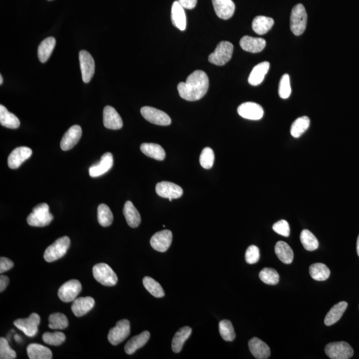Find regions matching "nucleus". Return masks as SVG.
Here are the masks:
<instances>
[{"instance_id": "45", "label": "nucleus", "mask_w": 359, "mask_h": 359, "mask_svg": "<svg viewBox=\"0 0 359 359\" xmlns=\"http://www.w3.org/2000/svg\"><path fill=\"white\" fill-rule=\"evenodd\" d=\"M214 153L211 148H204L200 156V163L205 169H210L212 167L214 163Z\"/></svg>"}, {"instance_id": "37", "label": "nucleus", "mask_w": 359, "mask_h": 359, "mask_svg": "<svg viewBox=\"0 0 359 359\" xmlns=\"http://www.w3.org/2000/svg\"><path fill=\"white\" fill-rule=\"evenodd\" d=\"M310 124V120L306 116L298 118L295 120L291 127V135L294 138H299L308 130Z\"/></svg>"}, {"instance_id": "20", "label": "nucleus", "mask_w": 359, "mask_h": 359, "mask_svg": "<svg viewBox=\"0 0 359 359\" xmlns=\"http://www.w3.org/2000/svg\"><path fill=\"white\" fill-rule=\"evenodd\" d=\"M113 166V154L111 153H104L101 156V160L99 161V163L90 167L89 170H88L90 176L95 178V177L101 176V175L107 172L112 168Z\"/></svg>"}, {"instance_id": "2", "label": "nucleus", "mask_w": 359, "mask_h": 359, "mask_svg": "<svg viewBox=\"0 0 359 359\" xmlns=\"http://www.w3.org/2000/svg\"><path fill=\"white\" fill-rule=\"evenodd\" d=\"M53 216L49 212V207L46 203L38 204L34 207L33 212L27 218V224L33 227H45L51 224Z\"/></svg>"}, {"instance_id": "55", "label": "nucleus", "mask_w": 359, "mask_h": 359, "mask_svg": "<svg viewBox=\"0 0 359 359\" xmlns=\"http://www.w3.org/2000/svg\"><path fill=\"white\" fill-rule=\"evenodd\" d=\"M49 1H51V0H49Z\"/></svg>"}, {"instance_id": "31", "label": "nucleus", "mask_w": 359, "mask_h": 359, "mask_svg": "<svg viewBox=\"0 0 359 359\" xmlns=\"http://www.w3.org/2000/svg\"><path fill=\"white\" fill-rule=\"evenodd\" d=\"M56 40L53 37L45 39L38 47V58L42 63L47 62L56 46Z\"/></svg>"}, {"instance_id": "50", "label": "nucleus", "mask_w": 359, "mask_h": 359, "mask_svg": "<svg viewBox=\"0 0 359 359\" xmlns=\"http://www.w3.org/2000/svg\"><path fill=\"white\" fill-rule=\"evenodd\" d=\"M14 263L10 259L5 258V257H1L0 258V273H3L8 271L13 267Z\"/></svg>"}, {"instance_id": "51", "label": "nucleus", "mask_w": 359, "mask_h": 359, "mask_svg": "<svg viewBox=\"0 0 359 359\" xmlns=\"http://www.w3.org/2000/svg\"><path fill=\"white\" fill-rule=\"evenodd\" d=\"M178 1L184 8L192 10L196 6L198 0H178Z\"/></svg>"}, {"instance_id": "9", "label": "nucleus", "mask_w": 359, "mask_h": 359, "mask_svg": "<svg viewBox=\"0 0 359 359\" xmlns=\"http://www.w3.org/2000/svg\"><path fill=\"white\" fill-rule=\"evenodd\" d=\"M40 321V316L37 313H33L26 319L15 320L13 324L27 337H33L38 332V326Z\"/></svg>"}, {"instance_id": "13", "label": "nucleus", "mask_w": 359, "mask_h": 359, "mask_svg": "<svg viewBox=\"0 0 359 359\" xmlns=\"http://www.w3.org/2000/svg\"><path fill=\"white\" fill-rule=\"evenodd\" d=\"M156 192L159 196L169 199L170 202L183 196V188L170 182H161L156 186Z\"/></svg>"}, {"instance_id": "52", "label": "nucleus", "mask_w": 359, "mask_h": 359, "mask_svg": "<svg viewBox=\"0 0 359 359\" xmlns=\"http://www.w3.org/2000/svg\"><path fill=\"white\" fill-rule=\"evenodd\" d=\"M10 283V279L6 276L0 277V292H3L6 290L7 286Z\"/></svg>"}, {"instance_id": "3", "label": "nucleus", "mask_w": 359, "mask_h": 359, "mask_svg": "<svg viewBox=\"0 0 359 359\" xmlns=\"http://www.w3.org/2000/svg\"><path fill=\"white\" fill-rule=\"evenodd\" d=\"M308 24V13L303 4H299L292 9L290 17V27L294 35H302Z\"/></svg>"}, {"instance_id": "12", "label": "nucleus", "mask_w": 359, "mask_h": 359, "mask_svg": "<svg viewBox=\"0 0 359 359\" xmlns=\"http://www.w3.org/2000/svg\"><path fill=\"white\" fill-rule=\"evenodd\" d=\"M82 79L84 83H89L95 74V61L91 54L85 50H82L79 55Z\"/></svg>"}, {"instance_id": "36", "label": "nucleus", "mask_w": 359, "mask_h": 359, "mask_svg": "<svg viewBox=\"0 0 359 359\" xmlns=\"http://www.w3.org/2000/svg\"><path fill=\"white\" fill-rule=\"evenodd\" d=\"M310 274L314 280L324 281L329 278L331 274L330 270L326 265L321 263H316L310 267Z\"/></svg>"}, {"instance_id": "1", "label": "nucleus", "mask_w": 359, "mask_h": 359, "mask_svg": "<svg viewBox=\"0 0 359 359\" xmlns=\"http://www.w3.org/2000/svg\"><path fill=\"white\" fill-rule=\"evenodd\" d=\"M208 87V76L205 72L197 70L188 77L185 83L181 82L177 88L181 98L188 101H196L204 97Z\"/></svg>"}, {"instance_id": "24", "label": "nucleus", "mask_w": 359, "mask_h": 359, "mask_svg": "<svg viewBox=\"0 0 359 359\" xmlns=\"http://www.w3.org/2000/svg\"><path fill=\"white\" fill-rule=\"evenodd\" d=\"M172 24L180 30L185 31L186 27V17L185 8L180 4L178 1H175L172 4L171 10Z\"/></svg>"}, {"instance_id": "46", "label": "nucleus", "mask_w": 359, "mask_h": 359, "mask_svg": "<svg viewBox=\"0 0 359 359\" xmlns=\"http://www.w3.org/2000/svg\"><path fill=\"white\" fill-rule=\"evenodd\" d=\"M279 95L281 99L289 98L292 93V88L290 85V78L288 74H284L281 77L279 85Z\"/></svg>"}, {"instance_id": "33", "label": "nucleus", "mask_w": 359, "mask_h": 359, "mask_svg": "<svg viewBox=\"0 0 359 359\" xmlns=\"http://www.w3.org/2000/svg\"><path fill=\"white\" fill-rule=\"evenodd\" d=\"M275 252L279 260L285 264H290L294 260V252L287 243L279 241L275 246Z\"/></svg>"}, {"instance_id": "7", "label": "nucleus", "mask_w": 359, "mask_h": 359, "mask_svg": "<svg viewBox=\"0 0 359 359\" xmlns=\"http://www.w3.org/2000/svg\"><path fill=\"white\" fill-rule=\"evenodd\" d=\"M325 351L327 355L332 359H349L354 354L351 345L345 342L329 343L327 345Z\"/></svg>"}, {"instance_id": "26", "label": "nucleus", "mask_w": 359, "mask_h": 359, "mask_svg": "<svg viewBox=\"0 0 359 359\" xmlns=\"http://www.w3.org/2000/svg\"><path fill=\"white\" fill-rule=\"evenodd\" d=\"M270 67V64L267 61L257 65L254 67L248 78L249 83L251 85L258 86L260 85L264 80L265 75L267 74Z\"/></svg>"}, {"instance_id": "21", "label": "nucleus", "mask_w": 359, "mask_h": 359, "mask_svg": "<svg viewBox=\"0 0 359 359\" xmlns=\"http://www.w3.org/2000/svg\"><path fill=\"white\" fill-rule=\"evenodd\" d=\"M241 47L245 51L250 53H259L265 48L266 42L264 39L253 38L245 35L241 39L240 42Z\"/></svg>"}, {"instance_id": "5", "label": "nucleus", "mask_w": 359, "mask_h": 359, "mask_svg": "<svg viewBox=\"0 0 359 359\" xmlns=\"http://www.w3.org/2000/svg\"><path fill=\"white\" fill-rule=\"evenodd\" d=\"M93 274L99 283L106 287H112L118 281L117 274L106 263H101L95 265L93 268Z\"/></svg>"}, {"instance_id": "35", "label": "nucleus", "mask_w": 359, "mask_h": 359, "mask_svg": "<svg viewBox=\"0 0 359 359\" xmlns=\"http://www.w3.org/2000/svg\"><path fill=\"white\" fill-rule=\"evenodd\" d=\"M0 123L7 128L15 129L20 126L19 119L4 105H0Z\"/></svg>"}, {"instance_id": "48", "label": "nucleus", "mask_w": 359, "mask_h": 359, "mask_svg": "<svg viewBox=\"0 0 359 359\" xmlns=\"http://www.w3.org/2000/svg\"><path fill=\"white\" fill-rule=\"evenodd\" d=\"M260 258V249L256 245H250L245 252V259L248 264H254Z\"/></svg>"}, {"instance_id": "47", "label": "nucleus", "mask_w": 359, "mask_h": 359, "mask_svg": "<svg viewBox=\"0 0 359 359\" xmlns=\"http://www.w3.org/2000/svg\"><path fill=\"white\" fill-rule=\"evenodd\" d=\"M16 358V353L11 348L8 340L4 337L0 338V358L13 359Z\"/></svg>"}, {"instance_id": "54", "label": "nucleus", "mask_w": 359, "mask_h": 359, "mask_svg": "<svg viewBox=\"0 0 359 359\" xmlns=\"http://www.w3.org/2000/svg\"><path fill=\"white\" fill-rule=\"evenodd\" d=\"M2 83H3V77L1 75L0 76V85H2Z\"/></svg>"}, {"instance_id": "53", "label": "nucleus", "mask_w": 359, "mask_h": 359, "mask_svg": "<svg viewBox=\"0 0 359 359\" xmlns=\"http://www.w3.org/2000/svg\"><path fill=\"white\" fill-rule=\"evenodd\" d=\"M356 252H357V254L359 256V235L357 238V242H356Z\"/></svg>"}, {"instance_id": "30", "label": "nucleus", "mask_w": 359, "mask_h": 359, "mask_svg": "<svg viewBox=\"0 0 359 359\" xmlns=\"http://www.w3.org/2000/svg\"><path fill=\"white\" fill-rule=\"evenodd\" d=\"M192 329L188 326L182 327L177 331L172 342V349L174 353H178L182 351L184 344L190 337Z\"/></svg>"}, {"instance_id": "22", "label": "nucleus", "mask_w": 359, "mask_h": 359, "mask_svg": "<svg viewBox=\"0 0 359 359\" xmlns=\"http://www.w3.org/2000/svg\"><path fill=\"white\" fill-rule=\"evenodd\" d=\"M249 351L256 358L266 359L270 357L271 351L266 343L260 338H252L248 343Z\"/></svg>"}, {"instance_id": "25", "label": "nucleus", "mask_w": 359, "mask_h": 359, "mask_svg": "<svg viewBox=\"0 0 359 359\" xmlns=\"http://www.w3.org/2000/svg\"><path fill=\"white\" fill-rule=\"evenodd\" d=\"M151 334L149 331H145L139 335L135 336L127 342L124 351L128 354L135 353L138 349L141 348L149 342Z\"/></svg>"}, {"instance_id": "27", "label": "nucleus", "mask_w": 359, "mask_h": 359, "mask_svg": "<svg viewBox=\"0 0 359 359\" xmlns=\"http://www.w3.org/2000/svg\"><path fill=\"white\" fill-rule=\"evenodd\" d=\"M348 303L346 301L339 302L334 306L327 313L325 318V324L327 326H331L339 321L345 311H346Z\"/></svg>"}, {"instance_id": "49", "label": "nucleus", "mask_w": 359, "mask_h": 359, "mask_svg": "<svg viewBox=\"0 0 359 359\" xmlns=\"http://www.w3.org/2000/svg\"><path fill=\"white\" fill-rule=\"evenodd\" d=\"M273 229L275 232L283 236L284 237H288L290 234V225L285 220H279L273 226Z\"/></svg>"}, {"instance_id": "43", "label": "nucleus", "mask_w": 359, "mask_h": 359, "mask_svg": "<svg viewBox=\"0 0 359 359\" xmlns=\"http://www.w3.org/2000/svg\"><path fill=\"white\" fill-rule=\"evenodd\" d=\"M259 276L261 280L267 285H275L279 283V274L276 270L272 268H264L260 272Z\"/></svg>"}, {"instance_id": "19", "label": "nucleus", "mask_w": 359, "mask_h": 359, "mask_svg": "<svg viewBox=\"0 0 359 359\" xmlns=\"http://www.w3.org/2000/svg\"><path fill=\"white\" fill-rule=\"evenodd\" d=\"M213 9L218 17L229 20L235 12V4L232 0H212Z\"/></svg>"}, {"instance_id": "28", "label": "nucleus", "mask_w": 359, "mask_h": 359, "mask_svg": "<svg viewBox=\"0 0 359 359\" xmlns=\"http://www.w3.org/2000/svg\"><path fill=\"white\" fill-rule=\"evenodd\" d=\"M123 213L129 226L135 228L139 226L140 222H141V217H140L139 212H138L131 201H127L124 204Z\"/></svg>"}, {"instance_id": "29", "label": "nucleus", "mask_w": 359, "mask_h": 359, "mask_svg": "<svg viewBox=\"0 0 359 359\" xmlns=\"http://www.w3.org/2000/svg\"><path fill=\"white\" fill-rule=\"evenodd\" d=\"M27 353L30 359H51L52 352L48 347L33 343L28 345Z\"/></svg>"}, {"instance_id": "40", "label": "nucleus", "mask_w": 359, "mask_h": 359, "mask_svg": "<svg viewBox=\"0 0 359 359\" xmlns=\"http://www.w3.org/2000/svg\"><path fill=\"white\" fill-rule=\"evenodd\" d=\"M97 218L101 226L108 227L112 224L113 215L107 205L104 204H100L97 209Z\"/></svg>"}, {"instance_id": "14", "label": "nucleus", "mask_w": 359, "mask_h": 359, "mask_svg": "<svg viewBox=\"0 0 359 359\" xmlns=\"http://www.w3.org/2000/svg\"><path fill=\"white\" fill-rule=\"evenodd\" d=\"M238 113L241 117L249 120H260L264 114L262 106L252 102L240 104L238 108Z\"/></svg>"}, {"instance_id": "38", "label": "nucleus", "mask_w": 359, "mask_h": 359, "mask_svg": "<svg viewBox=\"0 0 359 359\" xmlns=\"http://www.w3.org/2000/svg\"><path fill=\"white\" fill-rule=\"evenodd\" d=\"M300 240L306 250L315 251L319 247V242L317 238L308 229H303L301 231Z\"/></svg>"}, {"instance_id": "34", "label": "nucleus", "mask_w": 359, "mask_h": 359, "mask_svg": "<svg viewBox=\"0 0 359 359\" xmlns=\"http://www.w3.org/2000/svg\"><path fill=\"white\" fill-rule=\"evenodd\" d=\"M140 151L145 155L157 160H163L166 156L163 148L154 143H143L140 146Z\"/></svg>"}, {"instance_id": "10", "label": "nucleus", "mask_w": 359, "mask_h": 359, "mask_svg": "<svg viewBox=\"0 0 359 359\" xmlns=\"http://www.w3.org/2000/svg\"><path fill=\"white\" fill-rule=\"evenodd\" d=\"M82 285L80 281L71 279L63 284L58 290V297L65 303L74 301L80 294Z\"/></svg>"}, {"instance_id": "32", "label": "nucleus", "mask_w": 359, "mask_h": 359, "mask_svg": "<svg viewBox=\"0 0 359 359\" xmlns=\"http://www.w3.org/2000/svg\"><path fill=\"white\" fill-rule=\"evenodd\" d=\"M274 24V20L272 17L257 16L252 22V28L258 35H264L272 29Z\"/></svg>"}, {"instance_id": "44", "label": "nucleus", "mask_w": 359, "mask_h": 359, "mask_svg": "<svg viewBox=\"0 0 359 359\" xmlns=\"http://www.w3.org/2000/svg\"><path fill=\"white\" fill-rule=\"evenodd\" d=\"M42 339L47 345L53 346H59L65 342L66 337L65 334L57 331V332H46L42 336Z\"/></svg>"}, {"instance_id": "11", "label": "nucleus", "mask_w": 359, "mask_h": 359, "mask_svg": "<svg viewBox=\"0 0 359 359\" xmlns=\"http://www.w3.org/2000/svg\"><path fill=\"white\" fill-rule=\"evenodd\" d=\"M142 117L148 121L160 126H168L171 124V119L167 113L151 106H144L140 109Z\"/></svg>"}, {"instance_id": "41", "label": "nucleus", "mask_w": 359, "mask_h": 359, "mask_svg": "<svg viewBox=\"0 0 359 359\" xmlns=\"http://www.w3.org/2000/svg\"><path fill=\"white\" fill-rule=\"evenodd\" d=\"M49 327L51 329H65L69 326L67 317L63 313H53L49 317Z\"/></svg>"}, {"instance_id": "23", "label": "nucleus", "mask_w": 359, "mask_h": 359, "mask_svg": "<svg viewBox=\"0 0 359 359\" xmlns=\"http://www.w3.org/2000/svg\"><path fill=\"white\" fill-rule=\"evenodd\" d=\"M95 306V300L92 297H79L74 300L71 310L76 317L87 314Z\"/></svg>"}, {"instance_id": "4", "label": "nucleus", "mask_w": 359, "mask_h": 359, "mask_svg": "<svg viewBox=\"0 0 359 359\" xmlns=\"http://www.w3.org/2000/svg\"><path fill=\"white\" fill-rule=\"evenodd\" d=\"M70 239L67 236L59 238L53 244L49 245L44 253V259L47 262H53L62 258L67 253L70 246Z\"/></svg>"}, {"instance_id": "18", "label": "nucleus", "mask_w": 359, "mask_h": 359, "mask_svg": "<svg viewBox=\"0 0 359 359\" xmlns=\"http://www.w3.org/2000/svg\"><path fill=\"white\" fill-rule=\"evenodd\" d=\"M103 124L106 129L119 130L123 125V122L119 113L113 106H106L103 110Z\"/></svg>"}, {"instance_id": "6", "label": "nucleus", "mask_w": 359, "mask_h": 359, "mask_svg": "<svg viewBox=\"0 0 359 359\" xmlns=\"http://www.w3.org/2000/svg\"><path fill=\"white\" fill-rule=\"evenodd\" d=\"M234 45L223 41L218 44L215 51L208 57V61L213 65L222 66L226 64L232 57Z\"/></svg>"}, {"instance_id": "16", "label": "nucleus", "mask_w": 359, "mask_h": 359, "mask_svg": "<svg viewBox=\"0 0 359 359\" xmlns=\"http://www.w3.org/2000/svg\"><path fill=\"white\" fill-rule=\"evenodd\" d=\"M32 154L31 149L26 147H17L8 156V163L11 169H16Z\"/></svg>"}, {"instance_id": "39", "label": "nucleus", "mask_w": 359, "mask_h": 359, "mask_svg": "<svg viewBox=\"0 0 359 359\" xmlns=\"http://www.w3.org/2000/svg\"><path fill=\"white\" fill-rule=\"evenodd\" d=\"M142 283L145 289L154 297H156V298H160V297L165 296V292H164L162 286L151 277H145Z\"/></svg>"}, {"instance_id": "17", "label": "nucleus", "mask_w": 359, "mask_h": 359, "mask_svg": "<svg viewBox=\"0 0 359 359\" xmlns=\"http://www.w3.org/2000/svg\"><path fill=\"white\" fill-rule=\"evenodd\" d=\"M82 136V129L80 126L74 125L70 127L63 135L60 146L63 151H69L78 143Z\"/></svg>"}, {"instance_id": "15", "label": "nucleus", "mask_w": 359, "mask_h": 359, "mask_svg": "<svg viewBox=\"0 0 359 359\" xmlns=\"http://www.w3.org/2000/svg\"><path fill=\"white\" fill-rule=\"evenodd\" d=\"M172 242V231L165 229L154 234L151 239V245L156 251L165 252L169 249Z\"/></svg>"}, {"instance_id": "42", "label": "nucleus", "mask_w": 359, "mask_h": 359, "mask_svg": "<svg viewBox=\"0 0 359 359\" xmlns=\"http://www.w3.org/2000/svg\"><path fill=\"white\" fill-rule=\"evenodd\" d=\"M220 335L226 342H233L236 338L232 324L229 320H222L219 324Z\"/></svg>"}, {"instance_id": "8", "label": "nucleus", "mask_w": 359, "mask_h": 359, "mask_svg": "<svg viewBox=\"0 0 359 359\" xmlns=\"http://www.w3.org/2000/svg\"><path fill=\"white\" fill-rule=\"evenodd\" d=\"M131 333L130 322L127 319L118 321L115 327L109 331L108 340L111 345H118L124 342Z\"/></svg>"}]
</instances>
